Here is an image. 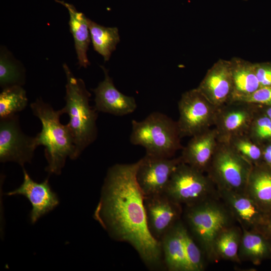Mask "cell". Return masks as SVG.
Masks as SVG:
<instances>
[{
  "label": "cell",
  "instance_id": "cell-1",
  "mask_svg": "<svg viewBox=\"0 0 271 271\" xmlns=\"http://www.w3.org/2000/svg\"><path fill=\"white\" fill-rule=\"evenodd\" d=\"M139 163L108 169L93 217L113 239L130 244L149 269L160 270L165 268L161 243L148 228L144 196L136 179Z\"/></svg>",
  "mask_w": 271,
  "mask_h": 271
},
{
  "label": "cell",
  "instance_id": "cell-18",
  "mask_svg": "<svg viewBox=\"0 0 271 271\" xmlns=\"http://www.w3.org/2000/svg\"><path fill=\"white\" fill-rule=\"evenodd\" d=\"M218 191L232 216L240 222L242 228L253 229L259 223L261 207L245 192Z\"/></svg>",
  "mask_w": 271,
  "mask_h": 271
},
{
  "label": "cell",
  "instance_id": "cell-32",
  "mask_svg": "<svg viewBox=\"0 0 271 271\" xmlns=\"http://www.w3.org/2000/svg\"><path fill=\"white\" fill-rule=\"evenodd\" d=\"M262 160L269 166H271V142L262 147Z\"/></svg>",
  "mask_w": 271,
  "mask_h": 271
},
{
  "label": "cell",
  "instance_id": "cell-28",
  "mask_svg": "<svg viewBox=\"0 0 271 271\" xmlns=\"http://www.w3.org/2000/svg\"><path fill=\"white\" fill-rule=\"evenodd\" d=\"M260 106L255 114L246 132V134L257 145L271 142V119L263 112Z\"/></svg>",
  "mask_w": 271,
  "mask_h": 271
},
{
  "label": "cell",
  "instance_id": "cell-30",
  "mask_svg": "<svg viewBox=\"0 0 271 271\" xmlns=\"http://www.w3.org/2000/svg\"><path fill=\"white\" fill-rule=\"evenodd\" d=\"M234 101L243 102L261 106H270L271 86L260 87L252 93Z\"/></svg>",
  "mask_w": 271,
  "mask_h": 271
},
{
  "label": "cell",
  "instance_id": "cell-24",
  "mask_svg": "<svg viewBox=\"0 0 271 271\" xmlns=\"http://www.w3.org/2000/svg\"><path fill=\"white\" fill-rule=\"evenodd\" d=\"M26 92L21 85H13L3 89L0 94V119L17 114L27 106Z\"/></svg>",
  "mask_w": 271,
  "mask_h": 271
},
{
  "label": "cell",
  "instance_id": "cell-8",
  "mask_svg": "<svg viewBox=\"0 0 271 271\" xmlns=\"http://www.w3.org/2000/svg\"><path fill=\"white\" fill-rule=\"evenodd\" d=\"M178 110L177 122L182 138L192 137L214 126L217 108L195 88L182 94Z\"/></svg>",
  "mask_w": 271,
  "mask_h": 271
},
{
  "label": "cell",
  "instance_id": "cell-17",
  "mask_svg": "<svg viewBox=\"0 0 271 271\" xmlns=\"http://www.w3.org/2000/svg\"><path fill=\"white\" fill-rule=\"evenodd\" d=\"M184 226L178 221L160 240L164 266L169 271H189L183 237Z\"/></svg>",
  "mask_w": 271,
  "mask_h": 271
},
{
  "label": "cell",
  "instance_id": "cell-21",
  "mask_svg": "<svg viewBox=\"0 0 271 271\" xmlns=\"http://www.w3.org/2000/svg\"><path fill=\"white\" fill-rule=\"evenodd\" d=\"M245 193L261 208L271 207V169L268 166H252Z\"/></svg>",
  "mask_w": 271,
  "mask_h": 271
},
{
  "label": "cell",
  "instance_id": "cell-7",
  "mask_svg": "<svg viewBox=\"0 0 271 271\" xmlns=\"http://www.w3.org/2000/svg\"><path fill=\"white\" fill-rule=\"evenodd\" d=\"M214 185L207 175L182 162L172 173L165 193L181 205L190 206L211 199Z\"/></svg>",
  "mask_w": 271,
  "mask_h": 271
},
{
  "label": "cell",
  "instance_id": "cell-12",
  "mask_svg": "<svg viewBox=\"0 0 271 271\" xmlns=\"http://www.w3.org/2000/svg\"><path fill=\"white\" fill-rule=\"evenodd\" d=\"M180 204L165 193L144 196V206L148 228L158 240L180 220L182 214Z\"/></svg>",
  "mask_w": 271,
  "mask_h": 271
},
{
  "label": "cell",
  "instance_id": "cell-14",
  "mask_svg": "<svg viewBox=\"0 0 271 271\" xmlns=\"http://www.w3.org/2000/svg\"><path fill=\"white\" fill-rule=\"evenodd\" d=\"M24 180L21 186L7 193V195H21L31 203L32 209L30 218L35 223L41 217L53 210L59 203L57 194L52 190L48 178L43 182L34 181L27 171L23 168Z\"/></svg>",
  "mask_w": 271,
  "mask_h": 271
},
{
  "label": "cell",
  "instance_id": "cell-26",
  "mask_svg": "<svg viewBox=\"0 0 271 271\" xmlns=\"http://www.w3.org/2000/svg\"><path fill=\"white\" fill-rule=\"evenodd\" d=\"M24 71L12 57L10 52L3 49L0 55V84L3 89L24 83Z\"/></svg>",
  "mask_w": 271,
  "mask_h": 271
},
{
  "label": "cell",
  "instance_id": "cell-34",
  "mask_svg": "<svg viewBox=\"0 0 271 271\" xmlns=\"http://www.w3.org/2000/svg\"><path fill=\"white\" fill-rule=\"evenodd\" d=\"M269 227H270V230H271V223H270Z\"/></svg>",
  "mask_w": 271,
  "mask_h": 271
},
{
  "label": "cell",
  "instance_id": "cell-27",
  "mask_svg": "<svg viewBox=\"0 0 271 271\" xmlns=\"http://www.w3.org/2000/svg\"><path fill=\"white\" fill-rule=\"evenodd\" d=\"M227 143L252 165L259 164L262 159V147L251 140L246 134L233 137Z\"/></svg>",
  "mask_w": 271,
  "mask_h": 271
},
{
  "label": "cell",
  "instance_id": "cell-11",
  "mask_svg": "<svg viewBox=\"0 0 271 271\" xmlns=\"http://www.w3.org/2000/svg\"><path fill=\"white\" fill-rule=\"evenodd\" d=\"M260 106L240 101H230L217 108L214 127L218 140L228 142L246 134Z\"/></svg>",
  "mask_w": 271,
  "mask_h": 271
},
{
  "label": "cell",
  "instance_id": "cell-6",
  "mask_svg": "<svg viewBox=\"0 0 271 271\" xmlns=\"http://www.w3.org/2000/svg\"><path fill=\"white\" fill-rule=\"evenodd\" d=\"M252 166L228 143L218 141L206 172L218 190L245 192Z\"/></svg>",
  "mask_w": 271,
  "mask_h": 271
},
{
  "label": "cell",
  "instance_id": "cell-15",
  "mask_svg": "<svg viewBox=\"0 0 271 271\" xmlns=\"http://www.w3.org/2000/svg\"><path fill=\"white\" fill-rule=\"evenodd\" d=\"M104 73V79L93 89L95 94L94 108L102 112L116 116H123L133 112L137 107L135 99L121 93L114 85L108 71L101 66Z\"/></svg>",
  "mask_w": 271,
  "mask_h": 271
},
{
  "label": "cell",
  "instance_id": "cell-13",
  "mask_svg": "<svg viewBox=\"0 0 271 271\" xmlns=\"http://www.w3.org/2000/svg\"><path fill=\"white\" fill-rule=\"evenodd\" d=\"M196 88L217 108L230 102L233 93L230 60L217 61Z\"/></svg>",
  "mask_w": 271,
  "mask_h": 271
},
{
  "label": "cell",
  "instance_id": "cell-4",
  "mask_svg": "<svg viewBox=\"0 0 271 271\" xmlns=\"http://www.w3.org/2000/svg\"><path fill=\"white\" fill-rule=\"evenodd\" d=\"M177 121L157 111L141 121L133 120L129 140L134 145L146 150V155L171 158L182 149Z\"/></svg>",
  "mask_w": 271,
  "mask_h": 271
},
{
  "label": "cell",
  "instance_id": "cell-19",
  "mask_svg": "<svg viewBox=\"0 0 271 271\" xmlns=\"http://www.w3.org/2000/svg\"><path fill=\"white\" fill-rule=\"evenodd\" d=\"M54 1L65 6L69 12L70 31L73 37L78 64L80 67L86 68L90 64L87 55L90 43L88 18L77 11L73 5L62 1Z\"/></svg>",
  "mask_w": 271,
  "mask_h": 271
},
{
  "label": "cell",
  "instance_id": "cell-31",
  "mask_svg": "<svg viewBox=\"0 0 271 271\" xmlns=\"http://www.w3.org/2000/svg\"><path fill=\"white\" fill-rule=\"evenodd\" d=\"M254 65L260 87L271 86V64L254 63Z\"/></svg>",
  "mask_w": 271,
  "mask_h": 271
},
{
  "label": "cell",
  "instance_id": "cell-10",
  "mask_svg": "<svg viewBox=\"0 0 271 271\" xmlns=\"http://www.w3.org/2000/svg\"><path fill=\"white\" fill-rule=\"evenodd\" d=\"M138 184L144 196L165 193L171 176L182 161L177 158H159L146 155L139 160Z\"/></svg>",
  "mask_w": 271,
  "mask_h": 271
},
{
  "label": "cell",
  "instance_id": "cell-2",
  "mask_svg": "<svg viewBox=\"0 0 271 271\" xmlns=\"http://www.w3.org/2000/svg\"><path fill=\"white\" fill-rule=\"evenodd\" d=\"M34 115L42 123V129L35 137L37 146L45 147L44 154L48 165L45 171L49 174L59 175L66 159L75 160V147L67 124L60 122L61 109L54 110L49 104L38 98L31 105Z\"/></svg>",
  "mask_w": 271,
  "mask_h": 271
},
{
  "label": "cell",
  "instance_id": "cell-3",
  "mask_svg": "<svg viewBox=\"0 0 271 271\" xmlns=\"http://www.w3.org/2000/svg\"><path fill=\"white\" fill-rule=\"evenodd\" d=\"M66 77L65 106L61 109L67 113V124L72 135L77 159L97 137V111L89 105L91 94L83 80L76 77L66 64L63 65Z\"/></svg>",
  "mask_w": 271,
  "mask_h": 271
},
{
  "label": "cell",
  "instance_id": "cell-29",
  "mask_svg": "<svg viewBox=\"0 0 271 271\" xmlns=\"http://www.w3.org/2000/svg\"><path fill=\"white\" fill-rule=\"evenodd\" d=\"M183 237L189 271L203 270L204 265L201 250L185 226L183 229Z\"/></svg>",
  "mask_w": 271,
  "mask_h": 271
},
{
  "label": "cell",
  "instance_id": "cell-22",
  "mask_svg": "<svg viewBox=\"0 0 271 271\" xmlns=\"http://www.w3.org/2000/svg\"><path fill=\"white\" fill-rule=\"evenodd\" d=\"M88 26L94 49L108 61L120 41L116 27H105L88 19Z\"/></svg>",
  "mask_w": 271,
  "mask_h": 271
},
{
  "label": "cell",
  "instance_id": "cell-9",
  "mask_svg": "<svg viewBox=\"0 0 271 271\" xmlns=\"http://www.w3.org/2000/svg\"><path fill=\"white\" fill-rule=\"evenodd\" d=\"M37 147L35 137L22 131L18 114L0 119L1 162H14L24 168L31 163Z\"/></svg>",
  "mask_w": 271,
  "mask_h": 271
},
{
  "label": "cell",
  "instance_id": "cell-20",
  "mask_svg": "<svg viewBox=\"0 0 271 271\" xmlns=\"http://www.w3.org/2000/svg\"><path fill=\"white\" fill-rule=\"evenodd\" d=\"M230 62L233 84L230 101L248 95L260 87L254 63L238 57L232 58Z\"/></svg>",
  "mask_w": 271,
  "mask_h": 271
},
{
  "label": "cell",
  "instance_id": "cell-16",
  "mask_svg": "<svg viewBox=\"0 0 271 271\" xmlns=\"http://www.w3.org/2000/svg\"><path fill=\"white\" fill-rule=\"evenodd\" d=\"M216 129L210 128L191 137L182 149V161L202 172H206L218 144Z\"/></svg>",
  "mask_w": 271,
  "mask_h": 271
},
{
  "label": "cell",
  "instance_id": "cell-23",
  "mask_svg": "<svg viewBox=\"0 0 271 271\" xmlns=\"http://www.w3.org/2000/svg\"><path fill=\"white\" fill-rule=\"evenodd\" d=\"M268 251L265 240L254 230L242 228L239 248V257L257 262Z\"/></svg>",
  "mask_w": 271,
  "mask_h": 271
},
{
  "label": "cell",
  "instance_id": "cell-33",
  "mask_svg": "<svg viewBox=\"0 0 271 271\" xmlns=\"http://www.w3.org/2000/svg\"><path fill=\"white\" fill-rule=\"evenodd\" d=\"M265 107L266 108H264L262 111L271 119V105Z\"/></svg>",
  "mask_w": 271,
  "mask_h": 271
},
{
  "label": "cell",
  "instance_id": "cell-5",
  "mask_svg": "<svg viewBox=\"0 0 271 271\" xmlns=\"http://www.w3.org/2000/svg\"><path fill=\"white\" fill-rule=\"evenodd\" d=\"M226 209L212 199L186 206L185 218L189 228L202 250L211 258L215 255L217 237L229 226L232 215Z\"/></svg>",
  "mask_w": 271,
  "mask_h": 271
},
{
  "label": "cell",
  "instance_id": "cell-25",
  "mask_svg": "<svg viewBox=\"0 0 271 271\" xmlns=\"http://www.w3.org/2000/svg\"><path fill=\"white\" fill-rule=\"evenodd\" d=\"M241 234L236 228L230 226L223 230L214 243L215 255L226 259L239 261V248Z\"/></svg>",
  "mask_w": 271,
  "mask_h": 271
}]
</instances>
